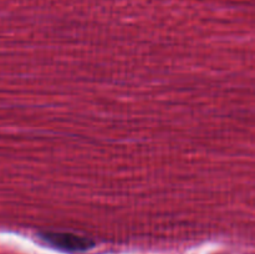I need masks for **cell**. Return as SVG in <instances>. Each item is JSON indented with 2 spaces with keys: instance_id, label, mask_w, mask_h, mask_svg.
<instances>
[{
  "instance_id": "1",
  "label": "cell",
  "mask_w": 255,
  "mask_h": 254,
  "mask_svg": "<svg viewBox=\"0 0 255 254\" xmlns=\"http://www.w3.org/2000/svg\"><path fill=\"white\" fill-rule=\"evenodd\" d=\"M39 237L46 244L64 252H86L95 246L91 239L72 233L46 232L41 233Z\"/></svg>"
}]
</instances>
